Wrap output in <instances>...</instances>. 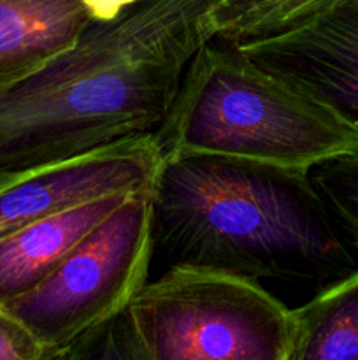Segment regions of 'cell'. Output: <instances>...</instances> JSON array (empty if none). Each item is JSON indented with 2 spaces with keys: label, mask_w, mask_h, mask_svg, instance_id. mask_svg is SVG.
<instances>
[{
  "label": "cell",
  "mask_w": 358,
  "mask_h": 360,
  "mask_svg": "<svg viewBox=\"0 0 358 360\" xmlns=\"http://www.w3.org/2000/svg\"><path fill=\"white\" fill-rule=\"evenodd\" d=\"M216 0H144L93 20L70 48L0 84V188L116 143L157 136Z\"/></svg>",
  "instance_id": "cell-1"
},
{
  "label": "cell",
  "mask_w": 358,
  "mask_h": 360,
  "mask_svg": "<svg viewBox=\"0 0 358 360\" xmlns=\"http://www.w3.org/2000/svg\"><path fill=\"white\" fill-rule=\"evenodd\" d=\"M153 259L168 267L326 287L354 259L309 171L164 155L150 186Z\"/></svg>",
  "instance_id": "cell-2"
},
{
  "label": "cell",
  "mask_w": 358,
  "mask_h": 360,
  "mask_svg": "<svg viewBox=\"0 0 358 360\" xmlns=\"http://www.w3.org/2000/svg\"><path fill=\"white\" fill-rule=\"evenodd\" d=\"M164 155H216L311 171L358 150V129L332 108L211 39L190 62L167 122Z\"/></svg>",
  "instance_id": "cell-3"
},
{
  "label": "cell",
  "mask_w": 358,
  "mask_h": 360,
  "mask_svg": "<svg viewBox=\"0 0 358 360\" xmlns=\"http://www.w3.org/2000/svg\"><path fill=\"white\" fill-rule=\"evenodd\" d=\"M151 360H286L293 309L260 281L168 267L128 306Z\"/></svg>",
  "instance_id": "cell-4"
},
{
  "label": "cell",
  "mask_w": 358,
  "mask_h": 360,
  "mask_svg": "<svg viewBox=\"0 0 358 360\" xmlns=\"http://www.w3.org/2000/svg\"><path fill=\"white\" fill-rule=\"evenodd\" d=\"M153 260L150 188L135 192L27 294L6 306L53 354L130 306Z\"/></svg>",
  "instance_id": "cell-5"
},
{
  "label": "cell",
  "mask_w": 358,
  "mask_h": 360,
  "mask_svg": "<svg viewBox=\"0 0 358 360\" xmlns=\"http://www.w3.org/2000/svg\"><path fill=\"white\" fill-rule=\"evenodd\" d=\"M161 160L160 141L147 136L32 172L0 188V239L98 197L147 190Z\"/></svg>",
  "instance_id": "cell-6"
},
{
  "label": "cell",
  "mask_w": 358,
  "mask_h": 360,
  "mask_svg": "<svg viewBox=\"0 0 358 360\" xmlns=\"http://www.w3.org/2000/svg\"><path fill=\"white\" fill-rule=\"evenodd\" d=\"M235 46L358 129V11L332 4L277 34Z\"/></svg>",
  "instance_id": "cell-7"
},
{
  "label": "cell",
  "mask_w": 358,
  "mask_h": 360,
  "mask_svg": "<svg viewBox=\"0 0 358 360\" xmlns=\"http://www.w3.org/2000/svg\"><path fill=\"white\" fill-rule=\"evenodd\" d=\"M132 193H114L34 221L0 239V304L37 287Z\"/></svg>",
  "instance_id": "cell-8"
},
{
  "label": "cell",
  "mask_w": 358,
  "mask_h": 360,
  "mask_svg": "<svg viewBox=\"0 0 358 360\" xmlns=\"http://www.w3.org/2000/svg\"><path fill=\"white\" fill-rule=\"evenodd\" d=\"M91 21L83 0H0V84L70 48Z\"/></svg>",
  "instance_id": "cell-9"
},
{
  "label": "cell",
  "mask_w": 358,
  "mask_h": 360,
  "mask_svg": "<svg viewBox=\"0 0 358 360\" xmlns=\"http://www.w3.org/2000/svg\"><path fill=\"white\" fill-rule=\"evenodd\" d=\"M286 360H358V269L293 309Z\"/></svg>",
  "instance_id": "cell-10"
},
{
  "label": "cell",
  "mask_w": 358,
  "mask_h": 360,
  "mask_svg": "<svg viewBox=\"0 0 358 360\" xmlns=\"http://www.w3.org/2000/svg\"><path fill=\"white\" fill-rule=\"evenodd\" d=\"M332 0H216L214 39L242 44L269 37L323 9Z\"/></svg>",
  "instance_id": "cell-11"
},
{
  "label": "cell",
  "mask_w": 358,
  "mask_h": 360,
  "mask_svg": "<svg viewBox=\"0 0 358 360\" xmlns=\"http://www.w3.org/2000/svg\"><path fill=\"white\" fill-rule=\"evenodd\" d=\"M309 178L346 241L358 248V150L314 165Z\"/></svg>",
  "instance_id": "cell-12"
},
{
  "label": "cell",
  "mask_w": 358,
  "mask_h": 360,
  "mask_svg": "<svg viewBox=\"0 0 358 360\" xmlns=\"http://www.w3.org/2000/svg\"><path fill=\"white\" fill-rule=\"evenodd\" d=\"M46 360H151L133 327L128 308L105 320Z\"/></svg>",
  "instance_id": "cell-13"
},
{
  "label": "cell",
  "mask_w": 358,
  "mask_h": 360,
  "mask_svg": "<svg viewBox=\"0 0 358 360\" xmlns=\"http://www.w3.org/2000/svg\"><path fill=\"white\" fill-rule=\"evenodd\" d=\"M48 354L37 338L0 304V360H46Z\"/></svg>",
  "instance_id": "cell-14"
},
{
  "label": "cell",
  "mask_w": 358,
  "mask_h": 360,
  "mask_svg": "<svg viewBox=\"0 0 358 360\" xmlns=\"http://www.w3.org/2000/svg\"><path fill=\"white\" fill-rule=\"evenodd\" d=\"M144 2V0H83L84 6L91 13L93 20H112L118 16L123 9L133 6V4Z\"/></svg>",
  "instance_id": "cell-15"
},
{
  "label": "cell",
  "mask_w": 358,
  "mask_h": 360,
  "mask_svg": "<svg viewBox=\"0 0 358 360\" xmlns=\"http://www.w3.org/2000/svg\"><path fill=\"white\" fill-rule=\"evenodd\" d=\"M332 4H336V6L347 7V9L358 11V0H332V2H330L329 6H332ZM325 7H326V6H325Z\"/></svg>",
  "instance_id": "cell-16"
}]
</instances>
